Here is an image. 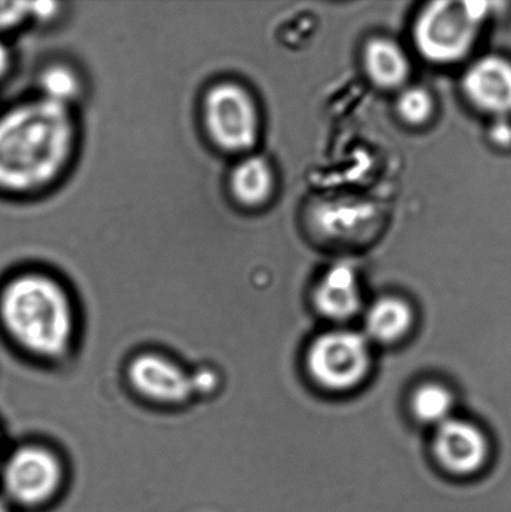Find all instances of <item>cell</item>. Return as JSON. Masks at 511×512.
Listing matches in <instances>:
<instances>
[{"instance_id":"6da1fadb","label":"cell","mask_w":511,"mask_h":512,"mask_svg":"<svg viewBox=\"0 0 511 512\" xmlns=\"http://www.w3.org/2000/svg\"><path fill=\"white\" fill-rule=\"evenodd\" d=\"M73 137L68 107L44 98L0 114V190L49 183L67 163Z\"/></svg>"},{"instance_id":"7a4b0ae2","label":"cell","mask_w":511,"mask_h":512,"mask_svg":"<svg viewBox=\"0 0 511 512\" xmlns=\"http://www.w3.org/2000/svg\"><path fill=\"white\" fill-rule=\"evenodd\" d=\"M5 328L30 353L59 358L72 341V306L62 286L48 276L27 274L10 281L0 300Z\"/></svg>"},{"instance_id":"3957f363","label":"cell","mask_w":511,"mask_h":512,"mask_svg":"<svg viewBox=\"0 0 511 512\" xmlns=\"http://www.w3.org/2000/svg\"><path fill=\"white\" fill-rule=\"evenodd\" d=\"M485 14V3L457 0L429 3L415 19V47L429 62L457 63L473 48Z\"/></svg>"},{"instance_id":"277c9868","label":"cell","mask_w":511,"mask_h":512,"mask_svg":"<svg viewBox=\"0 0 511 512\" xmlns=\"http://www.w3.org/2000/svg\"><path fill=\"white\" fill-rule=\"evenodd\" d=\"M204 119L210 138L227 152H248L257 144L258 109L247 90L238 84L220 83L209 90Z\"/></svg>"},{"instance_id":"5b68a950","label":"cell","mask_w":511,"mask_h":512,"mask_svg":"<svg viewBox=\"0 0 511 512\" xmlns=\"http://www.w3.org/2000/svg\"><path fill=\"white\" fill-rule=\"evenodd\" d=\"M308 368L317 383L345 391L362 383L370 368L369 340L352 330L320 335L310 346Z\"/></svg>"},{"instance_id":"8992f818","label":"cell","mask_w":511,"mask_h":512,"mask_svg":"<svg viewBox=\"0 0 511 512\" xmlns=\"http://www.w3.org/2000/svg\"><path fill=\"white\" fill-rule=\"evenodd\" d=\"M3 481L10 498L34 506L52 498L62 481V468L52 453L37 446L19 449L4 468Z\"/></svg>"},{"instance_id":"52a82bcc","label":"cell","mask_w":511,"mask_h":512,"mask_svg":"<svg viewBox=\"0 0 511 512\" xmlns=\"http://www.w3.org/2000/svg\"><path fill=\"white\" fill-rule=\"evenodd\" d=\"M129 380L145 398L160 403H182L198 393L194 375L154 354L139 356L130 364Z\"/></svg>"},{"instance_id":"ba28073f","label":"cell","mask_w":511,"mask_h":512,"mask_svg":"<svg viewBox=\"0 0 511 512\" xmlns=\"http://www.w3.org/2000/svg\"><path fill=\"white\" fill-rule=\"evenodd\" d=\"M434 451L440 464L450 473L469 475L482 468L489 448L487 438L477 426L450 418L437 426Z\"/></svg>"},{"instance_id":"9c48e42d","label":"cell","mask_w":511,"mask_h":512,"mask_svg":"<svg viewBox=\"0 0 511 512\" xmlns=\"http://www.w3.org/2000/svg\"><path fill=\"white\" fill-rule=\"evenodd\" d=\"M463 92L475 108L504 117L511 112V63L489 55L470 65L463 77Z\"/></svg>"},{"instance_id":"30bf717a","label":"cell","mask_w":511,"mask_h":512,"mask_svg":"<svg viewBox=\"0 0 511 512\" xmlns=\"http://www.w3.org/2000/svg\"><path fill=\"white\" fill-rule=\"evenodd\" d=\"M315 305L327 318L352 319L362 308V290L352 266L337 264L325 271L314 293Z\"/></svg>"},{"instance_id":"8fae6325","label":"cell","mask_w":511,"mask_h":512,"mask_svg":"<svg viewBox=\"0 0 511 512\" xmlns=\"http://www.w3.org/2000/svg\"><path fill=\"white\" fill-rule=\"evenodd\" d=\"M364 67L370 80L383 89L402 87L410 74L407 54L387 38H375L365 45Z\"/></svg>"},{"instance_id":"7c38bea8","label":"cell","mask_w":511,"mask_h":512,"mask_svg":"<svg viewBox=\"0 0 511 512\" xmlns=\"http://www.w3.org/2000/svg\"><path fill=\"white\" fill-rule=\"evenodd\" d=\"M413 323L409 305L402 299L383 298L375 301L365 315V338L378 343H393L408 333Z\"/></svg>"},{"instance_id":"4fadbf2b","label":"cell","mask_w":511,"mask_h":512,"mask_svg":"<svg viewBox=\"0 0 511 512\" xmlns=\"http://www.w3.org/2000/svg\"><path fill=\"white\" fill-rule=\"evenodd\" d=\"M234 197L248 207L267 202L274 189V174L270 164L258 155L244 158L235 165L230 177Z\"/></svg>"},{"instance_id":"5bb4252c","label":"cell","mask_w":511,"mask_h":512,"mask_svg":"<svg viewBox=\"0 0 511 512\" xmlns=\"http://www.w3.org/2000/svg\"><path fill=\"white\" fill-rule=\"evenodd\" d=\"M453 396L437 384L422 386L413 398V410L424 423L442 425L452 418Z\"/></svg>"},{"instance_id":"9a60e30c","label":"cell","mask_w":511,"mask_h":512,"mask_svg":"<svg viewBox=\"0 0 511 512\" xmlns=\"http://www.w3.org/2000/svg\"><path fill=\"white\" fill-rule=\"evenodd\" d=\"M40 89L44 99L68 107L79 90V80L75 74L63 65H53L45 69L40 77Z\"/></svg>"},{"instance_id":"2e32d148","label":"cell","mask_w":511,"mask_h":512,"mask_svg":"<svg viewBox=\"0 0 511 512\" xmlns=\"http://www.w3.org/2000/svg\"><path fill=\"white\" fill-rule=\"evenodd\" d=\"M397 112L410 125L427 123L434 113L432 94L422 87L404 89L398 98Z\"/></svg>"},{"instance_id":"e0dca14e","label":"cell","mask_w":511,"mask_h":512,"mask_svg":"<svg viewBox=\"0 0 511 512\" xmlns=\"http://www.w3.org/2000/svg\"><path fill=\"white\" fill-rule=\"evenodd\" d=\"M30 17V3L0 2V32L17 28Z\"/></svg>"},{"instance_id":"ac0fdd59","label":"cell","mask_w":511,"mask_h":512,"mask_svg":"<svg viewBox=\"0 0 511 512\" xmlns=\"http://www.w3.org/2000/svg\"><path fill=\"white\" fill-rule=\"evenodd\" d=\"M58 12V3H30V17L38 20H52Z\"/></svg>"},{"instance_id":"d6986e66","label":"cell","mask_w":511,"mask_h":512,"mask_svg":"<svg viewBox=\"0 0 511 512\" xmlns=\"http://www.w3.org/2000/svg\"><path fill=\"white\" fill-rule=\"evenodd\" d=\"M492 138L495 143L508 145L511 143V125L505 120L495 123L492 128Z\"/></svg>"},{"instance_id":"ffe728a7","label":"cell","mask_w":511,"mask_h":512,"mask_svg":"<svg viewBox=\"0 0 511 512\" xmlns=\"http://www.w3.org/2000/svg\"><path fill=\"white\" fill-rule=\"evenodd\" d=\"M10 68V53L2 40H0V82L8 74Z\"/></svg>"},{"instance_id":"44dd1931","label":"cell","mask_w":511,"mask_h":512,"mask_svg":"<svg viewBox=\"0 0 511 512\" xmlns=\"http://www.w3.org/2000/svg\"><path fill=\"white\" fill-rule=\"evenodd\" d=\"M0 512H8L7 508H5V505L0 501Z\"/></svg>"}]
</instances>
